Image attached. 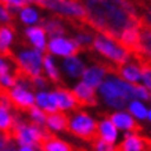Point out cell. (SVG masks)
<instances>
[{"mask_svg":"<svg viewBox=\"0 0 151 151\" xmlns=\"http://www.w3.org/2000/svg\"><path fill=\"white\" fill-rule=\"evenodd\" d=\"M150 101H151V96H150Z\"/></svg>","mask_w":151,"mask_h":151,"instance_id":"37","label":"cell"},{"mask_svg":"<svg viewBox=\"0 0 151 151\" xmlns=\"http://www.w3.org/2000/svg\"><path fill=\"white\" fill-rule=\"evenodd\" d=\"M43 58L45 57H42V51L36 49H24L15 55L19 69L29 75L32 79L42 75Z\"/></svg>","mask_w":151,"mask_h":151,"instance_id":"7","label":"cell"},{"mask_svg":"<svg viewBox=\"0 0 151 151\" xmlns=\"http://www.w3.org/2000/svg\"><path fill=\"white\" fill-rule=\"evenodd\" d=\"M94 37H96V36L90 35L89 32L81 31V32L76 33L75 40L78 42V45L81 47H89V46H93V43H94Z\"/></svg>","mask_w":151,"mask_h":151,"instance_id":"28","label":"cell"},{"mask_svg":"<svg viewBox=\"0 0 151 151\" xmlns=\"http://www.w3.org/2000/svg\"><path fill=\"white\" fill-rule=\"evenodd\" d=\"M116 151H151V137L139 136L137 133L125 134V140L118 147Z\"/></svg>","mask_w":151,"mask_h":151,"instance_id":"10","label":"cell"},{"mask_svg":"<svg viewBox=\"0 0 151 151\" xmlns=\"http://www.w3.org/2000/svg\"><path fill=\"white\" fill-rule=\"evenodd\" d=\"M143 1H144V11H146L144 19L151 25V0H143Z\"/></svg>","mask_w":151,"mask_h":151,"instance_id":"33","label":"cell"},{"mask_svg":"<svg viewBox=\"0 0 151 151\" xmlns=\"http://www.w3.org/2000/svg\"><path fill=\"white\" fill-rule=\"evenodd\" d=\"M1 96L6 97L10 101V104L14 110L29 112V110L35 107L36 96H33L32 92L28 87L17 83L13 87H3L1 86Z\"/></svg>","mask_w":151,"mask_h":151,"instance_id":"6","label":"cell"},{"mask_svg":"<svg viewBox=\"0 0 151 151\" xmlns=\"http://www.w3.org/2000/svg\"><path fill=\"white\" fill-rule=\"evenodd\" d=\"M86 24L97 33L119 40L132 27H140L142 18L129 0H85Z\"/></svg>","mask_w":151,"mask_h":151,"instance_id":"1","label":"cell"},{"mask_svg":"<svg viewBox=\"0 0 151 151\" xmlns=\"http://www.w3.org/2000/svg\"><path fill=\"white\" fill-rule=\"evenodd\" d=\"M118 76L129 83H137L139 81H142V67L139 63H126L119 67Z\"/></svg>","mask_w":151,"mask_h":151,"instance_id":"14","label":"cell"},{"mask_svg":"<svg viewBox=\"0 0 151 151\" xmlns=\"http://www.w3.org/2000/svg\"><path fill=\"white\" fill-rule=\"evenodd\" d=\"M73 96L78 101L79 107H94L97 105V96L94 87L89 86L86 82H81L73 87Z\"/></svg>","mask_w":151,"mask_h":151,"instance_id":"11","label":"cell"},{"mask_svg":"<svg viewBox=\"0 0 151 151\" xmlns=\"http://www.w3.org/2000/svg\"><path fill=\"white\" fill-rule=\"evenodd\" d=\"M40 24H42L40 27L49 33V36L51 39H54V37H63L65 35V29L60 19H57V18L43 19Z\"/></svg>","mask_w":151,"mask_h":151,"instance_id":"21","label":"cell"},{"mask_svg":"<svg viewBox=\"0 0 151 151\" xmlns=\"http://www.w3.org/2000/svg\"><path fill=\"white\" fill-rule=\"evenodd\" d=\"M129 112L139 119H144L148 116V111L146 110V107L137 100L132 101V103L129 104Z\"/></svg>","mask_w":151,"mask_h":151,"instance_id":"26","label":"cell"},{"mask_svg":"<svg viewBox=\"0 0 151 151\" xmlns=\"http://www.w3.org/2000/svg\"><path fill=\"white\" fill-rule=\"evenodd\" d=\"M93 47L97 53H100L107 60H111L114 64H118L119 67L126 64L129 57H130V53L119 43V40L111 39V37L101 35V33L96 35Z\"/></svg>","mask_w":151,"mask_h":151,"instance_id":"3","label":"cell"},{"mask_svg":"<svg viewBox=\"0 0 151 151\" xmlns=\"http://www.w3.org/2000/svg\"><path fill=\"white\" fill-rule=\"evenodd\" d=\"M119 43L132 55H139L142 53V31H140V27L128 28L121 35Z\"/></svg>","mask_w":151,"mask_h":151,"instance_id":"9","label":"cell"},{"mask_svg":"<svg viewBox=\"0 0 151 151\" xmlns=\"http://www.w3.org/2000/svg\"><path fill=\"white\" fill-rule=\"evenodd\" d=\"M19 151H33V150H32V147H22Z\"/></svg>","mask_w":151,"mask_h":151,"instance_id":"35","label":"cell"},{"mask_svg":"<svg viewBox=\"0 0 151 151\" xmlns=\"http://www.w3.org/2000/svg\"><path fill=\"white\" fill-rule=\"evenodd\" d=\"M25 36L29 39L32 46L39 51L47 50V42H46V31L42 27H29L25 29Z\"/></svg>","mask_w":151,"mask_h":151,"instance_id":"13","label":"cell"},{"mask_svg":"<svg viewBox=\"0 0 151 151\" xmlns=\"http://www.w3.org/2000/svg\"><path fill=\"white\" fill-rule=\"evenodd\" d=\"M32 83H33V87L35 89H43V87L47 86V81L46 78H43V76H36V78L32 79Z\"/></svg>","mask_w":151,"mask_h":151,"instance_id":"31","label":"cell"},{"mask_svg":"<svg viewBox=\"0 0 151 151\" xmlns=\"http://www.w3.org/2000/svg\"><path fill=\"white\" fill-rule=\"evenodd\" d=\"M82 47L78 45V42L75 39H65V37H54L50 39L49 45H47V51L50 54L60 55V57H73L78 54L79 50Z\"/></svg>","mask_w":151,"mask_h":151,"instance_id":"8","label":"cell"},{"mask_svg":"<svg viewBox=\"0 0 151 151\" xmlns=\"http://www.w3.org/2000/svg\"><path fill=\"white\" fill-rule=\"evenodd\" d=\"M99 129H100V137L103 139V140L111 143V144L115 143L116 134H118V133H116V126H115L107 116L104 118V121H101L100 124H99Z\"/></svg>","mask_w":151,"mask_h":151,"instance_id":"22","label":"cell"},{"mask_svg":"<svg viewBox=\"0 0 151 151\" xmlns=\"http://www.w3.org/2000/svg\"><path fill=\"white\" fill-rule=\"evenodd\" d=\"M99 90L107 104L114 108H119V110L126 107L128 100L136 97L134 86L132 83L126 82L121 78H116V76H111L107 81H104L99 87Z\"/></svg>","mask_w":151,"mask_h":151,"instance_id":"2","label":"cell"},{"mask_svg":"<svg viewBox=\"0 0 151 151\" xmlns=\"http://www.w3.org/2000/svg\"><path fill=\"white\" fill-rule=\"evenodd\" d=\"M1 151H15L14 142H7L4 139H1Z\"/></svg>","mask_w":151,"mask_h":151,"instance_id":"34","label":"cell"},{"mask_svg":"<svg viewBox=\"0 0 151 151\" xmlns=\"http://www.w3.org/2000/svg\"><path fill=\"white\" fill-rule=\"evenodd\" d=\"M134 96L140 99V100H150L151 92H148V89L142 85H134Z\"/></svg>","mask_w":151,"mask_h":151,"instance_id":"29","label":"cell"},{"mask_svg":"<svg viewBox=\"0 0 151 151\" xmlns=\"http://www.w3.org/2000/svg\"><path fill=\"white\" fill-rule=\"evenodd\" d=\"M63 69L69 78H81L85 73V65L78 57H67L63 61Z\"/></svg>","mask_w":151,"mask_h":151,"instance_id":"18","label":"cell"},{"mask_svg":"<svg viewBox=\"0 0 151 151\" xmlns=\"http://www.w3.org/2000/svg\"><path fill=\"white\" fill-rule=\"evenodd\" d=\"M36 104L39 108L45 110L46 114H54V112H58L60 111L54 92H51V93L39 92L36 94Z\"/></svg>","mask_w":151,"mask_h":151,"instance_id":"17","label":"cell"},{"mask_svg":"<svg viewBox=\"0 0 151 151\" xmlns=\"http://www.w3.org/2000/svg\"><path fill=\"white\" fill-rule=\"evenodd\" d=\"M19 18H21V21H22L24 24H27V25H35V24L39 22V14H37V11L35 9L27 6V7L21 9V11H19Z\"/></svg>","mask_w":151,"mask_h":151,"instance_id":"25","label":"cell"},{"mask_svg":"<svg viewBox=\"0 0 151 151\" xmlns=\"http://www.w3.org/2000/svg\"><path fill=\"white\" fill-rule=\"evenodd\" d=\"M148 119H150V121H151V110L148 111Z\"/></svg>","mask_w":151,"mask_h":151,"instance_id":"36","label":"cell"},{"mask_svg":"<svg viewBox=\"0 0 151 151\" xmlns=\"http://www.w3.org/2000/svg\"><path fill=\"white\" fill-rule=\"evenodd\" d=\"M55 99H57V104H58V110H78L79 104L72 92H69L67 89H57L54 90Z\"/></svg>","mask_w":151,"mask_h":151,"instance_id":"16","label":"cell"},{"mask_svg":"<svg viewBox=\"0 0 151 151\" xmlns=\"http://www.w3.org/2000/svg\"><path fill=\"white\" fill-rule=\"evenodd\" d=\"M69 121L68 115L65 112H54V114H47V126H50L54 130H63L69 132Z\"/></svg>","mask_w":151,"mask_h":151,"instance_id":"19","label":"cell"},{"mask_svg":"<svg viewBox=\"0 0 151 151\" xmlns=\"http://www.w3.org/2000/svg\"><path fill=\"white\" fill-rule=\"evenodd\" d=\"M43 67H45V71H46V73H47V78L50 79V81H53L54 83H58L60 81H61L60 72L54 64V60H53V55H50L49 53H47V54L45 55V58H43Z\"/></svg>","mask_w":151,"mask_h":151,"instance_id":"23","label":"cell"},{"mask_svg":"<svg viewBox=\"0 0 151 151\" xmlns=\"http://www.w3.org/2000/svg\"><path fill=\"white\" fill-rule=\"evenodd\" d=\"M110 119L111 122L116 126L118 129H124V130H129L132 133H142L143 126L139 125L134 119L126 112H114V114L105 115Z\"/></svg>","mask_w":151,"mask_h":151,"instance_id":"12","label":"cell"},{"mask_svg":"<svg viewBox=\"0 0 151 151\" xmlns=\"http://www.w3.org/2000/svg\"><path fill=\"white\" fill-rule=\"evenodd\" d=\"M13 39H14V29L7 27V25H3L1 29H0V49H1V53L10 50V45H11Z\"/></svg>","mask_w":151,"mask_h":151,"instance_id":"24","label":"cell"},{"mask_svg":"<svg viewBox=\"0 0 151 151\" xmlns=\"http://www.w3.org/2000/svg\"><path fill=\"white\" fill-rule=\"evenodd\" d=\"M32 3L50 10L64 18H76L83 21L86 18L85 6L78 3L76 0H32Z\"/></svg>","mask_w":151,"mask_h":151,"instance_id":"5","label":"cell"},{"mask_svg":"<svg viewBox=\"0 0 151 151\" xmlns=\"http://www.w3.org/2000/svg\"><path fill=\"white\" fill-rule=\"evenodd\" d=\"M28 114L32 118L33 122L39 125H47V114H45V111H42L39 107H32Z\"/></svg>","mask_w":151,"mask_h":151,"instance_id":"27","label":"cell"},{"mask_svg":"<svg viewBox=\"0 0 151 151\" xmlns=\"http://www.w3.org/2000/svg\"><path fill=\"white\" fill-rule=\"evenodd\" d=\"M69 133L87 143H93L100 139L99 124L86 112H78L73 115L69 122Z\"/></svg>","mask_w":151,"mask_h":151,"instance_id":"4","label":"cell"},{"mask_svg":"<svg viewBox=\"0 0 151 151\" xmlns=\"http://www.w3.org/2000/svg\"><path fill=\"white\" fill-rule=\"evenodd\" d=\"M39 150L40 151H76V147L71 146L69 143L61 140L55 134L51 133L50 136H47L45 139V142L40 144Z\"/></svg>","mask_w":151,"mask_h":151,"instance_id":"15","label":"cell"},{"mask_svg":"<svg viewBox=\"0 0 151 151\" xmlns=\"http://www.w3.org/2000/svg\"><path fill=\"white\" fill-rule=\"evenodd\" d=\"M1 3H3V6H13V7L24 9L29 3H32V0H1Z\"/></svg>","mask_w":151,"mask_h":151,"instance_id":"30","label":"cell"},{"mask_svg":"<svg viewBox=\"0 0 151 151\" xmlns=\"http://www.w3.org/2000/svg\"><path fill=\"white\" fill-rule=\"evenodd\" d=\"M140 31H142V53L139 55H143L151 61V25L144 18H142Z\"/></svg>","mask_w":151,"mask_h":151,"instance_id":"20","label":"cell"},{"mask_svg":"<svg viewBox=\"0 0 151 151\" xmlns=\"http://www.w3.org/2000/svg\"><path fill=\"white\" fill-rule=\"evenodd\" d=\"M0 17H1V22L4 24H10V21H11V13L4 6H1V9H0Z\"/></svg>","mask_w":151,"mask_h":151,"instance_id":"32","label":"cell"}]
</instances>
